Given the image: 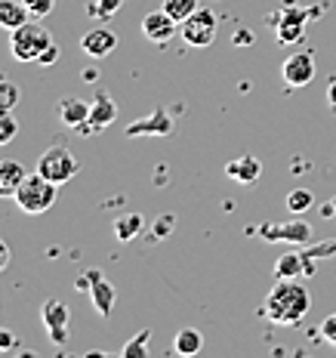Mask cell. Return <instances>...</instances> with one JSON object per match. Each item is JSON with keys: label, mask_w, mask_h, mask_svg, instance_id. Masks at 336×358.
<instances>
[{"label": "cell", "mask_w": 336, "mask_h": 358, "mask_svg": "<svg viewBox=\"0 0 336 358\" xmlns=\"http://www.w3.org/2000/svg\"><path fill=\"white\" fill-rule=\"evenodd\" d=\"M309 306H312L309 287L300 285V278H275V287L265 296L263 315L272 324L293 327L309 315Z\"/></svg>", "instance_id": "1"}, {"label": "cell", "mask_w": 336, "mask_h": 358, "mask_svg": "<svg viewBox=\"0 0 336 358\" xmlns=\"http://www.w3.org/2000/svg\"><path fill=\"white\" fill-rule=\"evenodd\" d=\"M53 34L41 25V19H28L25 25L10 31V53L19 62H37L50 47H53Z\"/></svg>", "instance_id": "2"}, {"label": "cell", "mask_w": 336, "mask_h": 358, "mask_svg": "<svg viewBox=\"0 0 336 358\" xmlns=\"http://www.w3.org/2000/svg\"><path fill=\"white\" fill-rule=\"evenodd\" d=\"M56 195H59V185L53 182V179H47L43 173H28L25 176V182L19 185V192H16V204H19V210H25V213H31V216H41V213H47L50 207L56 204Z\"/></svg>", "instance_id": "3"}, {"label": "cell", "mask_w": 336, "mask_h": 358, "mask_svg": "<svg viewBox=\"0 0 336 358\" xmlns=\"http://www.w3.org/2000/svg\"><path fill=\"white\" fill-rule=\"evenodd\" d=\"M78 170H80L78 155H74L71 148H65V145H50L47 152L37 158V173H43L47 179H53L56 185L71 182V179L78 176Z\"/></svg>", "instance_id": "4"}, {"label": "cell", "mask_w": 336, "mask_h": 358, "mask_svg": "<svg viewBox=\"0 0 336 358\" xmlns=\"http://www.w3.org/2000/svg\"><path fill=\"white\" fill-rule=\"evenodd\" d=\"M216 31H219V16L213 10H204L198 6L185 22H179V34L189 47H210L216 41Z\"/></svg>", "instance_id": "5"}, {"label": "cell", "mask_w": 336, "mask_h": 358, "mask_svg": "<svg viewBox=\"0 0 336 358\" xmlns=\"http://www.w3.org/2000/svg\"><path fill=\"white\" fill-rule=\"evenodd\" d=\"M89 287V296H93V306L99 312V318H111V306H115V296L117 290L111 281H105V275L99 268H89L87 275L78 278V290H87Z\"/></svg>", "instance_id": "6"}, {"label": "cell", "mask_w": 336, "mask_h": 358, "mask_svg": "<svg viewBox=\"0 0 336 358\" xmlns=\"http://www.w3.org/2000/svg\"><path fill=\"white\" fill-rule=\"evenodd\" d=\"M281 78L287 87L300 90V87H309L315 80V56L312 53H293L284 59V69H281Z\"/></svg>", "instance_id": "7"}, {"label": "cell", "mask_w": 336, "mask_h": 358, "mask_svg": "<svg viewBox=\"0 0 336 358\" xmlns=\"http://www.w3.org/2000/svg\"><path fill=\"white\" fill-rule=\"evenodd\" d=\"M179 31V22L170 16L167 10H152V13H145L142 16V34H145V41H152V43H167L170 37H176Z\"/></svg>", "instance_id": "8"}, {"label": "cell", "mask_w": 336, "mask_h": 358, "mask_svg": "<svg viewBox=\"0 0 336 358\" xmlns=\"http://www.w3.org/2000/svg\"><path fill=\"white\" fill-rule=\"evenodd\" d=\"M115 117H117V106H115V99L105 93V90H96V96L89 99V121L80 127V130H89V133H96V130H105L108 124H115Z\"/></svg>", "instance_id": "9"}, {"label": "cell", "mask_w": 336, "mask_h": 358, "mask_svg": "<svg viewBox=\"0 0 336 358\" xmlns=\"http://www.w3.org/2000/svg\"><path fill=\"white\" fill-rule=\"evenodd\" d=\"M305 19H309V10L302 6H287L278 16V43H300L305 34Z\"/></svg>", "instance_id": "10"}, {"label": "cell", "mask_w": 336, "mask_h": 358, "mask_svg": "<svg viewBox=\"0 0 336 358\" xmlns=\"http://www.w3.org/2000/svg\"><path fill=\"white\" fill-rule=\"evenodd\" d=\"M68 306H65L62 300H47L43 303V312H41V318H43V324H47V331H50V340L53 343H65L68 340Z\"/></svg>", "instance_id": "11"}, {"label": "cell", "mask_w": 336, "mask_h": 358, "mask_svg": "<svg viewBox=\"0 0 336 358\" xmlns=\"http://www.w3.org/2000/svg\"><path fill=\"white\" fill-rule=\"evenodd\" d=\"M259 235L265 241H290V244H309L312 241V226L309 222H284V226H275V222H265L259 229Z\"/></svg>", "instance_id": "12"}, {"label": "cell", "mask_w": 336, "mask_h": 358, "mask_svg": "<svg viewBox=\"0 0 336 358\" xmlns=\"http://www.w3.org/2000/svg\"><path fill=\"white\" fill-rule=\"evenodd\" d=\"M80 50L93 59H105L108 53L117 50V34L111 28H93V31H87L80 37Z\"/></svg>", "instance_id": "13"}, {"label": "cell", "mask_w": 336, "mask_h": 358, "mask_svg": "<svg viewBox=\"0 0 336 358\" xmlns=\"http://www.w3.org/2000/svg\"><path fill=\"white\" fill-rule=\"evenodd\" d=\"M56 115L59 121L71 130H80L87 121H89V102L87 99H78V96H65V99L56 102Z\"/></svg>", "instance_id": "14"}, {"label": "cell", "mask_w": 336, "mask_h": 358, "mask_svg": "<svg viewBox=\"0 0 336 358\" xmlns=\"http://www.w3.org/2000/svg\"><path fill=\"white\" fill-rule=\"evenodd\" d=\"M25 167L13 158H0V198H16L19 185L25 182Z\"/></svg>", "instance_id": "15"}, {"label": "cell", "mask_w": 336, "mask_h": 358, "mask_svg": "<svg viewBox=\"0 0 336 358\" xmlns=\"http://www.w3.org/2000/svg\"><path fill=\"white\" fill-rule=\"evenodd\" d=\"M142 133H152V136H161L163 133V136H170L173 133V121H170V115L163 108H154L148 121H136L126 127V136H142Z\"/></svg>", "instance_id": "16"}, {"label": "cell", "mask_w": 336, "mask_h": 358, "mask_svg": "<svg viewBox=\"0 0 336 358\" xmlns=\"http://www.w3.org/2000/svg\"><path fill=\"white\" fill-rule=\"evenodd\" d=\"M226 173L231 179H238L241 185H253L259 179V173H263V164H259V158H253V155H244V158H238V161L228 164Z\"/></svg>", "instance_id": "17"}, {"label": "cell", "mask_w": 336, "mask_h": 358, "mask_svg": "<svg viewBox=\"0 0 336 358\" xmlns=\"http://www.w3.org/2000/svg\"><path fill=\"white\" fill-rule=\"evenodd\" d=\"M28 19H31V13L25 10V3H22V0H0V28L13 31V28L25 25Z\"/></svg>", "instance_id": "18"}, {"label": "cell", "mask_w": 336, "mask_h": 358, "mask_svg": "<svg viewBox=\"0 0 336 358\" xmlns=\"http://www.w3.org/2000/svg\"><path fill=\"white\" fill-rule=\"evenodd\" d=\"M173 349H176V355H185V358L198 355L200 349H204V334H200L198 327H182L173 340Z\"/></svg>", "instance_id": "19"}, {"label": "cell", "mask_w": 336, "mask_h": 358, "mask_svg": "<svg viewBox=\"0 0 336 358\" xmlns=\"http://www.w3.org/2000/svg\"><path fill=\"white\" fill-rule=\"evenodd\" d=\"M142 229H145V216L142 213H124L115 220V235L117 241H133Z\"/></svg>", "instance_id": "20"}, {"label": "cell", "mask_w": 336, "mask_h": 358, "mask_svg": "<svg viewBox=\"0 0 336 358\" xmlns=\"http://www.w3.org/2000/svg\"><path fill=\"white\" fill-rule=\"evenodd\" d=\"M305 275V257L300 253H284L275 263V278H300Z\"/></svg>", "instance_id": "21"}, {"label": "cell", "mask_w": 336, "mask_h": 358, "mask_svg": "<svg viewBox=\"0 0 336 358\" xmlns=\"http://www.w3.org/2000/svg\"><path fill=\"white\" fill-rule=\"evenodd\" d=\"M148 340H152V331H139L136 337H130L121 346V358H145L148 355Z\"/></svg>", "instance_id": "22"}, {"label": "cell", "mask_w": 336, "mask_h": 358, "mask_svg": "<svg viewBox=\"0 0 336 358\" xmlns=\"http://www.w3.org/2000/svg\"><path fill=\"white\" fill-rule=\"evenodd\" d=\"M312 204H315V195H312L309 189H293L287 195V210L290 213H305V210H312Z\"/></svg>", "instance_id": "23"}, {"label": "cell", "mask_w": 336, "mask_h": 358, "mask_svg": "<svg viewBox=\"0 0 336 358\" xmlns=\"http://www.w3.org/2000/svg\"><path fill=\"white\" fill-rule=\"evenodd\" d=\"M163 10H167L176 22H185L198 10V0H163Z\"/></svg>", "instance_id": "24"}, {"label": "cell", "mask_w": 336, "mask_h": 358, "mask_svg": "<svg viewBox=\"0 0 336 358\" xmlns=\"http://www.w3.org/2000/svg\"><path fill=\"white\" fill-rule=\"evenodd\" d=\"M19 136V121L13 111H0V145H10Z\"/></svg>", "instance_id": "25"}, {"label": "cell", "mask_w": 336, "mask_h": 358, "mask_svg": "<svg viewBox=\"0 0 336 358\" xmlns=\"http://www.w3.org/2000/svg\"><path fill=\"white\" fill-rule=\"evenodd\" d=\"M22 93L16 84H10V80H0V111H13L19 106Z\"/></svg>", "instance_id": "26"}, {"label": "cell", "mask_w": 336, "mask_h": 358, "mask_svg": "<svg viewBox=\"0 0 336 358\" xmlns=\"http://www.w3.org/2000/svg\"><path fill=\"white\" fill-rule=\"evenodd\" d=\"M121 3H124V0H96V3L89 6V16H93V19H108V16H115Z\"/></svg>", "instance_id": "27"}, {"label": "cell", "mask_w": 336, "mask_h": 358, "mask_svg": "<svg viewBox=\"0 0 336 358\" xmlns=\"http://www.w3.org/2000/svg\"><path fill=\"white\" fill-rule=\"evenodd\" d=\"M25 3V10L31 13V19H47L50 13H53L56 0H22Z\"/></svg>", "instance_id": "28"}, {"label": "cell", "mask_w": 336, "mask_h": 358, "mask_svg": "<svg viewBox=\"0 0 336 358\" xmlns=\"http://www.w3.org/2000/svg\"><path fill=\"white\" fill-rule=\"evenodd\" d=\"M321 337H324V340L336 349V312H333V315H327L324 322H321Z\"/></svg>", "instance_id": "29"}, {"label": "cell", "mask_w": 336, "mask_h": 358, "mask_svg": "<svg viewBox=\"0 0 336 358\" xmlns=\"http://www.w3.org/2000/svg\"><path fill=\"white\" fill-rule=\"evenodd\" d=\"M170 229H173V216H161V220L154 222V238H167Z\"/></svg>", "instance_id": "30"}, {"label": "cell", "mask_w": 336, "mask_h": 358, "mask_svg": "<svg viewBox=\"0 0 336 358\" xmlns=\"http://www.w3.org/2000/svg\"><path fill=\"white\" fill-rule=\"evenodd\" d=\"M13 346H16V334L0 327V352H3V349H13Z\"/></svg>", "instance_id": "31"}, {"label": "cell", "mask_w": 336, "mask_h": 358, "mask_svg": "<svg viewBox=\"0 0 336 358\" xmlns=\"http://www.w3.org/2000/svg\"><path fill=\"white\" fill-rule=\"evenodd\" d=\"M56 59H59V43H53V47H50L47 53H43L41 59H37V65H53Z\"/></svg>", "instance_id": "32"}, {"label": "cell", "mask_w": 336, "mask_h": 358, "mask_svg": "<svg viewBox=\"0 0 336 358\" xmlns=\"http://www.w3.org/2000/svg\"><path fill=\"white\" fill-rule=\"evenodd\" d=\"M235 43H238V47H250V43H253V34H250V28H238V34H235Z\"/></svg>", "instance_id": "33"}, {"label": "cell", "mask_w": 336, "mask_h": 358, "mask_svg": "<svg viewBox=\"0 0 336 358\" xmlns=\"http://www.w3.org/2000/svg\"><path fill=\"white\" fill-rule=\"evenodd\" d=\"M10 266V248H6V241L0 238V268Z\"/></svg>", "instance_id": "34"}, {"label": "cell", "mask_w": 336, "mask_h": 358, "mask_svg": "<svg viewBox=\"0 0 336 358\" xmlns=\"http://www.w3.org/2000/svg\"><path fill=\"white\" fill-rule=\"evenodd\" d=\"M327 102L336 108V80H330V87H327Z\"/></svg>", "instance_id": "35"}, {"label": "cell", "mask_w": 336, "mask_h": 358, "mask_svg": "<svg viewBox=\"0 0 336 358\" xmlns=\"http://www.w3.org/2000/svg\"><path fill=\"white\" fill-rule=\"evenodd\" d=\"M80 78H84V80H96V78H99V71H96V69H84V71H80Z\"/></svg>", "instance_id": "36"}, {"label": "cell", "mask_w": 336, "mask_h": 358, "mask_svg": "<svg viewBox=\"0 0 336 358\" xmlns=\"http://www.w3.org/2000/svg\"><path fill=\"white\" fill-rule=\"evenodd\" d=\"M330 204H333V216H336V198H333V201H330Z\"/></svg>", "instance_id": "37"}]
</instances>
